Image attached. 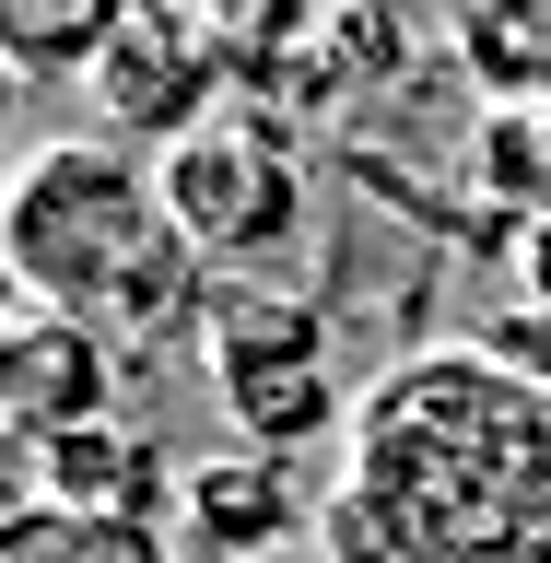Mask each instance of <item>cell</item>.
I'll use <instances>...</instances> for the list:
<instances>
[{
  "label": "cell",
  "instance_id": "obj_17",
  "mask_svg": "<svg viewBox=\"0 0 551 563\" xmlns=\"http://www.w3.org/2000/svg\"><path fill=\"white\" fill-rule=\"evenodd\" d=\"M0 306H24V294H12V258H0Z\"/></svg>",
  "mask_w": 551,
  "mask_h": 563
},
{
  "label": "cell",
  "instance_id": "obj_12",
  "mask_svg": "<svg viewBox=\"0 0 551 563\" xmlns=\"http://www.w3.org/2000/svg\"><path fill=\"white\" fill-rule=\"evenodd\" d=\"M329 35H341V82H364V70H399V12H376V0H341L329 12Z\"/></svg>",
  "mask_w": 551,
  "mask_h": 563
},
{
  "label": "cell",
  "instance_id": "obj_2",
  "mask_svg": "<svg viewBox=\"0 0 551 563\" xmlns=\"http://www.w3.org/2000/svg\"><path fill=\"white\" fill-rule=\"evenodd\" d=\"M0 258H12V294L24 306H59L82 329H106L118 352L176 341L211 317L200 246L176 235L165 176L141 165L130 141H24V165L0 188Z\"/></svg>",
  "mask_w": 551,
  "mask_h": 563
},
{
  "label": "cell",
  "instance_id": "obj_5",
  "mask_svg": "<svg viewBox=\"0 0 551 563\" xmlns=\"http://www.w3.org/2000/svg\"><path fill=\"white\" fill-rule=\"evenodd\" d=\"M82 95H95V130H106V141L165 153V141H188L200 118H223V106H235V47H223L188 0H141L130 24L95 47Z\"/></svg>",
  "mask_w": 551,
  "mask_h": 563
},
{
  "label": "cell",
  "instance_id": "obj_16",
  "mask_svg": "<svg viewBox=\"0 0 551 563\" xmlns=\"http://www.w3.org/2000/svg\"><path fill=\"white\" fill-rule=\"evenodd\" d=\"M12 141H24V70L0 59V188H12V165H24V153H12Z\"/></svg>",
  "mask_w": 551,
  "mask_h": 563
},
{
  "label": "cell",
  "instance_id": "obj_8",
  "mask_svg": "<svg viewBox=\"0 0 551 563\" xmlns=\"http://www.w3.org/2000/svg\"><path fill=\"white\" fill-rule=\"evenodd\" d=\"M35 482H47V505H82V517H165L176 528V482H188V470H176L141 422L106 411V422L47 434V446H35Z\"/></svg>",
  "mask_w": 551,
  "mask_h": 563
},
{
  "label": "cell",
  "instance_id": "obj_7",
  "mask_svg": "<svg viewBox=\"0 0 551 563\" xmlns=\"http://www.w3.org/2000/svg\"><path fill=\"white\" fill-rule=\"evenodd\" d=\"M306 482L294 457H258V446H223L176 482V552L188 563H282L306 552Z\"/></svg>",
  "mask_w": 551,
  "mask_h": 563
},
{
  "label": "cell",
  "instance_id": "obj_15",
  "mask_svg": "<svg viewBox=\"0 0 551 563\" xmlns=\"http://www.w3.org/2000/svg\"><path fill=\"white\" fill-rule=\"evenodd\" d=\"M517 282H528V306H551V211H528V235H517Z\"/></svg>",
  "mask_w": 551,
  "mask_h": 563
},
{
  "label": "cell",
  "instance_id": "obj_1",
  "mask_svg": "<svg viewBox=\"0 0 551 563\" xmlns=\"http://www.w3.org/2000/svg\"><path fill=\"white\" fill-rule=\"evenodd\" d=\"M341 493L376 517L387 563H551V399L482 341L399 352L352 387Z\"/></svg>",
  "mask_w": 551,
  "mask_h": 563
},
{
  "label": "cell",
  "instance_id": "obj_6",
  "mask_svg": "<svg viewBox=\"0 0 551 563\" xmlns=\"http://www.w3.org/2000/svg\"><path fill=\"white\" fill-rule=\"evenodd\" d=\"M106 387H118V341L82 329L59 306H0V446H47L70 422H106Z\"/></svg>",
  "mask_w": 551,
  "mask_h": 563
},
{
  "label": "cell",
  "instance_id": "obj_18",
  "mask_svg": "<svg viewBox=\"0 0 551 563\" xmlns=\"http://www.w3.org/2000/svg\"><path fill=\"white\" fill-rule=\"evenodd\" d=\"M282 563H306V552H282Z\"/></svg>",
  "mask_w": 551,
  "mask_h": 563
},
{
  "label": "cell",
  "instance_id": "obj_3",
  "mask_svg": "<svg viewBox=\"0 0 551 563\" xmlns=\"http://www.w3.org/2000/svg\"><path fill=\"white\" fill-rule=\"evenodd\" d=\"M153 176H165V211H176V235L200 246V271H258V258H282L306 235V153L246 95L223 118H200L188 141H165Z\"/></svg>",
  "mask_w": 551,
  "mask_h": 563
},
{
  "label": "cell",
  "instance_id": "obj_11",
  "mask_svg": "<svg viewBox=\"0 0 551 563\" xmlns=\"http://www.w3.org/2000/svg\"><path fill=\"white\" fill-rule=\"evenodd\" d=\"M223 47H235V70L258 59V47H294V24H306V0H188Z\"/></svg>",
  "mask_w": 551,
  "mask_h": 563
},
{
  "label": "cell",
  "instance_id": "obj_9",
  "mask_svg": "<svg viewBox=\"0 0 551 563\" xmlns=\"http://www.w3.org/2000/svg\"><path fill=\"white\" fill-rule=\"evenodd\" d=\"M141 0H0V59L24 70V82H82L95 47L130 24Z\"/></svg>",
  "mask_w": 551,
  "mask_h": 563
},
{
  "label": "cell",
  "instance_id": "obj_4",
  "mask_svg": "<svg viewBox=\"0 0 551 563\" xmlns=\"http://www.w3.org/2000/svg\"><path fill=\"white\" fill-rule=\"evenodd\" d=\"M200 376H211V411L235 422V446H258V457L352 434V399L329 376V317L306 294H211Z\"/></svg>",
  "mask_w": 551,
  "mask_h": 563
},
{
  "label": "cell",
  "instance_id": "obj_13",
  "mask_svg": "<svg viewBox=\"0 0 551 563\" xmlns=\"http://www.w3.org/2000/svg\"><path fill=\"white\" fill-rule=\"evenodd\" d=\"M482 352L505 364V376H528V387L551 399V306H517V317H493V329H482Z\"/></svg>",
  "mask_w": 551,
  "mask_h": 563
},
{
  "label": "cell",
  "instance_id": "obj_14",
  "mask_svg": "<svg viewBox=\"0 0 551 563\" xmlns=\"http://www.w3.org/2000/svg\"><path fill=\"white\" fill-rule=\"evenodd\" d=\"M35 517H47V482H35V457H12V446H0V552H12Z\"/></svg>",
  "mask_w": 551,
  "mask_h": 563
},
{
  "label": "cell",
  "instance_id": "obj_10",
  "mask_svg": "<svg viewBox=\"0 0 551 563\" xmlns=\"http://www.w3.org/2000/svg\"><path fill=\"white\" fill-rule=\"evenodd\" d=\"M0 563H188V552H176L165 517H82V505H47Z\"/></svg>",
  "mask_w": 551,
  "mask_h": 563
}]
</instances>
